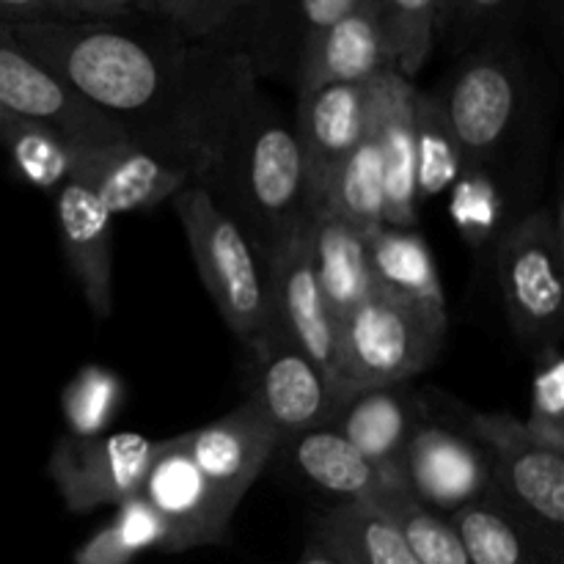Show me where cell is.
<instances>
[{
  "label": "cell",
  "instance_id": "1",
  "mask_svg": "<svg viewBox=\"0 0 564 564\" xmlns=\"http://www.w3.org/2000/svg\"><path fill=\"white\" fill-rule=\"evenodd\" d=\"M17 42L116 121L124 141L185 163L196 182L259 94L242 50L127 20H33Z\"/></svg>",
  "mask_w": 564,
  "mask_h": 564
},
{
  "label": "cell",
  "instance_id": "2",
  "mask_svg": "<svg viewBox=\"0 0 564 564\" xmlns=\"http://www.w3.org/2000/svg\"><path fill=\"white\" fill-rule=\"evenodd\" d=\"M196 185L240 226L259 259L281 246L314 209L295 127L275 110L262 88Z\"/></svg>",
  "mask_w": 564,
  "mask_h": 564
},
{
  "label": "cell",
  "instance_id": "3",
  "mask_svg": "<svg viewBox=\"0 0 564 564\" xmlns=\"http://www.w3.org/2000/svg\"><path fill=\"white\" fill-rule=\"evenodd\" d=\"M441 108L463 158V174H488L510 158L532 113V66L516 31L482 39L457 55Z\"/></svg>",
  "mask_w": 564,
  "mask_h": 564
},
{
  "label": "cell",
  "instance_id": "4",
  "mask_svg": "<svg viewBox=\"0 0 564 564\" xmlns=\"http://www.w3.org/2000/svg\"><path fill=\"white\" fill-rule=\"evenodd\" d=\"M449 330L446 308L375 286L336 330L334 383L339 394L400 386L438 358Z\"/></svg>",
  "mask_w": 564,
  "mask_h": 564
},
{
  "label": "cell",
  "instance_id": "5",
  "mask_svg": "<svg viewBox=\"0 0 564 564\" xmlns=\"http://www.w3.org/2000/svg\"><path fill=\"white\" fill-rule=\"evenodd\" d=\"M468 435L490 457L485 496L512 518L545 564H564V452L527 433L512 413H466Z\"/></svg>",
  "mask_w": 564,
  "mask_h": 564
},
{
  "label": "cell",
  "instance_id": "6",
  "mask_svg": "<svg viewBox=\"0 0 564 564\" xmlns=\"http://www.w3.org/2000/svg\"><path fill=\"white\" fill-rule=\"evenodd\" d=\"M171 204L185 229L209 301L231 334L246 347H253L273 330L268 281L257 248L196 182L182 187Z\"/></svg>",
  "mask_w": 564,
  "mask_h": 564
},
{
  "label": "cell",
  "instance_id": "7",
  "mask_svg": "<svg viewBox=\"0 0 564 564\" xmlns=\"http://www.w3.org/2000/svg\"><path fill=\"white\" fill-rule=\"evenodd\" d=\"M496 275L507 319L532 356L562 345L564 240L560 209H532L501 235Z\"/></svg>",
  "mask_w": 564,
  "mask_h": 564
},
{
  "label": "cell",
  "instance_id": "8",
  "mask_svg": "<svg viewBox=\"0 0 564 564\" xmlns=\"http://www.w3.org/2000/svg\"><path fill=\"white\" fill-rule=\"evenodd\" d=\"M0 105L17 119L55 132L72 149L127 143L116 121L28 53L6 22H0Z\"/></svg>",
  "mask_w": 564,
  "mask_h": 564
},
{
  "label": "cell",
  "instance_id": "9",
  "mask_svg": "<svg viewBox=\"0 0 564 564\" xmlns=\"http://www.w3.org/2000/svg\"><path fill=\"white\" fill-rule=\"evenodd\" d=\"M154 441L141 433H105L94 438L61 435L53 444L47 474L61 501L75 516L119 507L141 494Z\"/></svg>",
  "mask_w": 564,
  "mask_h": 564
},
{
  "label": "cell",
  "instance_id": "10",
  "mask_svg": "<svg viewBox=\"0 0 564 564\" xmlns=\"http://www.w3.org/2000/svg\"><path fill=\"white\" fill-rule=\"evenodd\" d=\"M253 358L251 397L281 441L306 430L325 427L339 408L341 394L317 361L292 345L284 334L270 330L248 347Z\"/></svg>",
  "mask_w": 564,
  "mask_h": 564
},
{
  "label": "cell",
  "instance_id": "11",
  "mask_svg": "<svg viewBox=\"0 0 564 564\" xmlns=\"http://www.w3.org/2000/svg\"><path fill=\"white\" fill-rule=\"evenodd\" d=\"M141 496L169 529V554L209 549L229 540L237 507L193 466L180 441H154Z\"/></svg>",
  "mask_w": 564,
  "mask_h": 564
},
{
  "label": "cell",
  "instance_id": "12",
  "mask_svg": "<svg viewBox=\"0 0 564 564\" xmlns=\"http://www.w3.org/2000/svg\"><path fill=\"white\" fill-rule=\"evenodd\" d=\"M308 218L262 259L270 317H273V328L279 334H284L292 345L301 347L334 380L339 323L330 314L323 286L314 273Z\"/></svg>",
  "mask_w": 564,
  "mask_h": 564
},
{
  "label": "cell",
  "instance_id": "13",
  "mask_svg": "<svg viewBox=\"0 0 564 564\" xmlns=\"http://www.w3.org/2000/svg\"><path fill=\"white\" fill-rule=\"evenodd\" d=\"M416 94L411 77L386 69L364 83L367 132L383 163L386 226L411 229L416 224Z\"/></svg>",
  "mask_w": 564,
  "mask_h": 564
},
{
  "label": "cell",
  "instance_id": "14",
  "mask_svg": "<svg viewBox=\"0 0 564 564\" xmlns=\"http://www.w3.org/2000/svg\"><path fill=\"white\" fill-rule=\"evenodd\" d=\"M402 479L419 505L452 518L485 496L490 457L471 435L419 422L402 455Z\"/></svg>",
  "mask_w": 564,
  "mask_h": 564
},
{
  "label": "cell",
  "instance_id": "15",
  "mask_svg": "<svg viewBox=\"0 0 564 564\" xmlns=\"http://www.w3.org/2000/svg\"><path fill=\"white\" fill-rule=\"evenodd\" d=\"M358 0H251L231 47L242 50L257 77L295 88L297 69L314 39Z\"/></svg>",
  "mask_w": 564,
  "mask_h": 564
},
{
  "label": "cell",
  "instance_id": "16",
  "mask_svg": "<svg viewBox=\"0 0 564 564\" xmlns=\"http://www.w3.org/2000/svg\"><path fill=\"white\" fill-rule=\"evenodd\" d=\"M69 180L88 187L116 218L169 202L182 187L196 182V171L149 149L119 143L105 149H72Z\"/></svg>",
  "mask_w": 564,
  "mask_h": 564
},
{
  "label": "cell",
  "instance_id": "17",
  "mask_svg": "<svg viewBox=\"0 0 564 564\" xmlns=\"http://www.w3.org/2000/svg\"><path fill=\"white\" fill-rule=\"evenodd\" d=\"M176 441L193 466L235 507H240L242 496L251 490L281 446L279 433L251 400L237 405L218 422L176 435Z\"/></svg>",
  "mask_w": 564,
  "mask_h": 564
},
{
  "label": "cell",
  "instance_id": "18",
  "mask_svg": "<svg viewBox=\"0 0 564 564\" xmlns=\"http://www.w3.org/2000/svg\"><path fill=\"white\" fill-rule=\"evenodd\" d=\"M55 229L83 301L97 319L113 312V215L80 182L55 187Z\"/></svg>",
  "mask_w": 564,
  "mask_h": 564
},
{
  "label": "cell",
  "instance_id": "19",
  "mask_svg": "<svg viewBox=\"0 0 564 564\" xmlns=\"http://www.w3.org/2000/svg\"><path fill=\"white\" fill-rule=\"evenodd\" d=\"M386 69H394V58L378 0H358L306 50L297 69L295 91H312L336 83L364 86Z\"/></svg>",
  "mask_w": 564,
  "mask_h": 564
},
{
  "label": "cell",
  "instance_id": "20",
  "mask_svg": "<svg viewBox=\"0 0 564 564\" xmlns=\"http://www.w3.org/2000/svg\"><path fill=\"white\" fill-rule=\"evenodd\" d=\"M295 135L308 169L314 207L323 198L334 171L367 135V97L364 86L336 83L312 91H297Z\"/></svg>",
  "mask_w": 564,
  "mask_h": 564
},
{
  "label": "cell",
  "instance_id": "21",
  "mask_svg": "<svg viewBox=\"0 0 564 564\" xmlns=\"http://www.w3.org/2000/svg\"><path fill=\"white\" fill-rule=\"evenodd\" d=\"M419 413V400L413 391H405V383L378 386L341 397L328 427L350 441L380 471L402 477V455L422 422Z\"/></svg>",
  "mask_w": 564,
  "mask_h": 564
},
{
  "label": "cell",
  "instance_id": "22",
  "mask_svg": "<svg viewBox=\"0 0 564 564\" xmlns=\"http://www.w3.org/2000/svg\"><path fill=\"white\" fill-rule=\"evenodd\" d=\"M281 446H286L292 468L314 488L334 496L336 501L378 505L389 494L408 490L400 474L380 471L328 424L292 435V438L281 441Z\"/></svg>",
  "mask_w": 564,
  "mask_h": 564
},
{
  "label": "cell",
  "instance_id": "23",
  "mask_svg": "<svg viewBox=\"0 0 564 564\" xmlns=\"http://www.w3.org/2000/svg\"><path fill=\"white\" fill-rule=\"evenodd\" d=\"M308 226H312L314 273L323 286L330 314L339 323L375 290L369 240L323 207L312 209Z\"/></svg>",
  "mask_w": 564,
  "mask_h": 564
},
{
  "label": "cell",
  "instance_id": "24",
  "mask_svg": "<svg viewBox=\"0 0 564 564\" xmlns=\"http://www.w3.org/2000/svg\"><path fill=\"white\" fill-rule=\"evenodd\" d=\"M312 540L345 564H419L389 512L367 501H336L317 512Z\"/></svg>",
  "mask_w": 564,
  "mask_h": 564
},
{
  "label": "cell",
  "instance_id": "25",
  "mask_svg": "<svg viewBox=\"0 0 564 564\" xmlns=\"http://www.w3.org/2000/svg\"><path fill=\"white\" fill-rule=\"evenodd\" d=\"M369 268H372L375 286L380 290L446 308L438 264L419 231L383 226L378 235L369 237Z\"/></svg>",
  "mask_w": 564,
  "mask_h": 564
},
{
  "label": "cell",
  "instance_id": "26",
  "mask_svg": "<svg viewBox=\"0 0 564 564\" xmlns=\"http://www.w3.org/2000/svg\"><path fill=\"white\" fill-rule=\"evenodd\" d=\"M317 207L328 209L367 240L383 229V163L369 132L334 171Z\"/></svg>",
  "mask_w": 564,
  "mask_h": 564
},
{
  "label": "cell",
  "instance_id": "27",
  "mask_svg": "<svg viewBox=\"0 0 564 564\" xmlns=\"http://www.w3.org/2000/svg\"><path fill=\"white\" fill-rule=\"evenodd\" d=\"M449 523L471 564H545L527 534L488 496L457 510Z\"/></svg>",
  "mask_w": 564,
  "mask_h": 564
},
{
  "label": "cell",
  "instance_id": "28",
  "mask_svg": "<svg viewBox=\"0 0 564 564\" xmlns=\"http://www.w3.org/2000/svg\"><path fill=\"white\" fill-rule=\"evenodd\" d=\"M463 158L438 94H416V193L435 198L460 180Z\"/></svg>",
  "mask_w": 564,
  "mask_h": 564
},
{
  "label": "cell",
  "instance_id": "29",
  "mask_svg": "<svg viewBox=\"0 0 564 564\" xmlns=\"http://www.w3.org/2000/svg\"><path fill=\"white\" fill-rule=\"evenodd\" d=\"M124 383L113 369L102 364H86L61 391V413L66 433L77 438H94L108 433L124 405Z\"/></svg>",
  "mask_w": 564,
  "mask_h": 564
},
{
  "label": "cell",
  "instance_id": "30",
  "mask_svg": "<svg viewBox=\"0 0 564 564\" xmlns=\"http://www.w3.org/2000/svg\"><path fill=\"white\" fill-rule=\"evenodd\" d=\"M378 9L389 33L394 69L413 80L438 42L444 0H378Z\"/></svg>",
  "mask_w": 564,
  "mask_h": 564
},
{
  "label": "cell",
  "instance_id": "31",
  "mask_svg": "<svg viewBox=\"0 0 564 564\" xmlns=\"http://www.w3.org/2000/svg\"><path fill=\"white\" fill-rule=\"evenodd\" d=\"M0 147L9 154L14 174L28 185L55 191L69 180L72 147L64 138L33 124V121L14 116V121L0 132Z\"/></svg>",
  "mask_w": 564,
  "mask_h": 564
},
{
  "label": "cell",
  "instance_id": "32",
  "mask_svg": "<svg viewBox=\"0 0 564 564\" xmlns=\"http://www.w3.org/2000/svg\"><path fill=\"white\" fill-rule=\"evenodd\" d=\"M378 507L389 512L419 564H471L449 518L422 507L408 490L389 494Z\"/></svg>",
  "mask_w": 564,
  "mask_h": 564
},
{
  "label": "cell",
  "instance_id": "33",
  "mask_svg": "<svg viewBox=\"0 0 564 564\" xmlns=\"http://www.w3.org/2000/svg\"><path fill=\"white\" fill-rule=\"evenodd\" d=\"M523 427L554 452H564V356L562 345L534 352L532 402Z\"/></svg>",
  "mask_w": 564,
  "mask_h": 564
},
{
  "label": "cell",
  "instance_id": "34",
  "mask_svg": "<svg viewBox=\"0 0 564 564\" xmlns=\"http://www.w3.org/2000/svg\"><path fill=\"white\" fill-rule=\"evenodd\" d=\"M529 0H444L438 39L463 55L482 39L501 31H516Z\"/></svg>",
  "mask_w": 564,
  "mask_h": 564
},
{
  "label": "cell",
  "instance_id": "35",
  "mask_svg": "<svg viewBox=\"0 0 564 564\" xmlns=\"http://www.w3.org/2000/svg\"><path fill=\"white\" fill-rule=\"evenodd\" d=\"M251 0H160L154 20L165 22L187 42L229 44Z\"/></svg>",
  "mask_w": 564,
  "mask_h": 564
},
{
  "label": "cell",
  "instance_id": "36",
  "mask_svg": "<svg viewBox=\"0 0 564 564\" xmlns=\"http://www.w3.org/2000/svg\"><path fill=\"white\" fill-rule=\"evenodd\" d=\"M108 523L116 529L121 543L135 556L147 554V551H163V554H169V529H165L163 518L152 510V505L141 494L121 501L116 507V516Z\"/></svg>",
  "mask_w": 564,
  "mask_h": 564
},
{
  "label": "cell",
  "instance_id": "37",
  "mask_svg": "<svg viewBox=\"0 0 564 564\" xmlns=\"http://www.w3.org/2000/svg\"><path fill=\"white\" fill-rule=\"evenodd\" d=\"M138 556L121 543V538L116 534V529L110 527V523L97 529V532L75 551V556H72L75 564H132Z\"/></svg>",
  "mask_w": 564,
  "mask_h": 564
},
{
  "label": "cell",
  "instance_id": "38",
  "mask_svg": "<svg viewBox=\"0 0 564 564\" xmlns=\"http://www.w3.org/2000/svg\"><path fill=\"white\" fill-rule=\"evenodd\" d=\"M64 20H127L138 14V0H55Z\"/></svg>",
  "mask_w": 564,
  "mask_h": 564
},
{
  "label": "cell",
  "instance_id": "39",
  "mask_svg": "<svg viewBox=\"0 0 564 564\" xmlns=\"http://www.w3.org/2000/svg\"><path fill=\"white\" fill-rule=\"evenodd\" d=\"M33 20H64V14L55 0H0V22L17 25Z\"/></svg>",
  "mask_w": 564,
  "mask_h": 564
},
{
  "label": "cell",
  "instance_id": "40",
  "mask_svg": "<svg viewBox=\"0 0 564 564\" xmlns=\"http://www.w3.org/2000/svg\"><path fill=\"white\" fill-rule=\"evenodd\" d=\"M295 564H345V562H341L336 554H330V551L325 549V545H319L317 540H308L306 554H303Z\"/></svg>",
  "mask_w": 564,
  "mask_h": 564
},
{
  "label": "cell",
  "instance_id": "41",
  "mask_svg": "<svg viewBox=\"0 0 564 564\" xmlns=\"http://www.w3.org/2000/svg\"><path fill=\"white\" fill-rule=\"evenodd\" d=\"M160 9V0H138V14L154 17Z\"/></svg>",
  "mask_w": 564,
  "mask_h": 564
},
{
  "label": "cell",
  "instance_id": "42",
  "mask_svg": "<svg viewBox=\"0 0 564 564\" xmlns=\"http://www.w3.org/2000/svg\"><path fill=\"white\" fill-rule=\"evenodd\" d=\"M11 121H14V116H11V113H9V110H6V108H3V105H0V132H3V130H6V127H9V124H11Z\"/></svg>",
  "mask_w": 564,
  "mask_h": 564
},
{
  "label": "cell",
  "instance_id": "43",
  "mask_svg": "<svg viewBox=\"0 0 564 564\" xmlns=\"http://www.w3.org/2000/svg\"><path fill=\"white\" fill-rule=\"evenodd\" d=\"M551 6H554V14H560V6H562V0H551Z\"/></svg>",
  "mask_w": 564,
  "mask_h": 564
},
{
  "label": "cell",
  "instance_id": "44",
  "mask_svg": "<svg viewBox=\"0 0 564 564\" xmlns=\"http://www.w3.org/2000/svg\"><path fill=\"white\" fill-rule=\"evenodd\" d=\"M441 14H444V11H441Z\"/></svg>",
  "mask_w": 564,
  "mask_h": 564
}]
</instances>
